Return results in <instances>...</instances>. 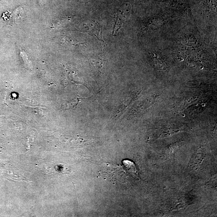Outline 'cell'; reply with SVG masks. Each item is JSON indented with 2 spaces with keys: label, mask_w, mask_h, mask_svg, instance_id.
<instances>
[{
  "label": "cell",
  "mask_w": 217,
  "mask_h": 217,
  "mask_svg": "<svg viewBox=\"0 0 217 217\" xmlns=\"http://www.w3.org/2000/svg\"><path fill=\"white\" fill-rule=\"evenodd\" d=\"M124 163L125 167L128 173L135 178L138 177V172L135 164L129 161H125Z\"/></svg>",
  "instance_id": "1"
}]
</instances>
